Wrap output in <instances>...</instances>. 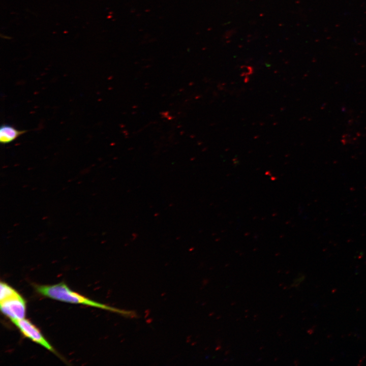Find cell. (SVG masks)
Returning <instances> with one entry per match:
<instances>
[{
  "instance_id": "cell-3",
  "label": "cell",
  "mask_w": 366,
  "mask_h": 366,
  "mask_svg": "<svg viewBox=\"0 0 366 366\" xmlns=\"http://www.w3.org/2000/svg\"><path fill=\"white\" fill-rule=\"evenodd\" d=\"M11 321L25 337L40 345L49 351L56 353L55 350L43 337L39 329L29 320L24 318L19 320H14Z\"/></svg>"
},
{
  "instance_id": "cell-4",
  "label": "cell",
  "mask_w": 366,
  "mask_h": 366,
  "mask_svg": "<svg viewBox=\"0 0 366 366\" xmlns=\"http://www.w3.org/2000/svg\"><path fill=\"white\" fill-rule=\"evenodd\" d=\"M26 132L18 130L9 124H4L0 128V142L3 144L9 143Z\"/></svg>"
},
{
  "instance_id": "cell-1",
  "label": "cell",
  "mask_w": 366,
  "mask_h": 366,
  "mask_svg": "<svg viewBox=\"0 0 366 366\" xmlns=\"http://www.w3.org/2000/svg\"><path fill=\"white\" fill-rule=\"evenodd\" d=\"M36 291L40 294L66 302L82 304L120 314L126 317H135L134 312L113 308L90 299L71 290L63 282L52 285H36Z\"/></svg>"
},
{
  "instance_id": "cell-2",
  "label": "cell",
  "mask_w": 366,
  "mask_h": 366,
  "mask_svg": "<svg viewBox=\"0 0 366 366\" xmlns=\"http://www.w3.org/2000/svg\"><path fill=\"white\" fill-rule=\"evenodd\" d=\"M0 305L2 312L11 321L25 318V301L19 293L1 301Z\"/></svg>"
},
{
  "instance_id": "cell-5",
  "label": "cell",
  "mask_w": 366,
  "mask_h": 366,
  "mask_svg": "<svg viewBox=\"0 0 366 366\" xmlns=\"http://www.w3.org/2000/svg\"><path fill=\"white\" fill-rule=\"evenodd\" d=\"M0 286V301H2L18 294L14 289L5 282H1Z\"/></svg>"
}]
</instances>
